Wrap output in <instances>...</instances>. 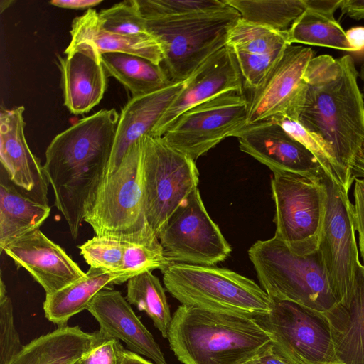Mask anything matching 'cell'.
<instances>
[{
	"instance_id": "obj_27",
	"label": "cell",
	"mask_w": 364,
	"mask_h": 364,
	"mask_svg": "<svg viewBox=\"0 0 364 364\" xmlns=\"http://www.w3.org/2000/svg\"><path fill=\"white\" fill-rule=\"evenodd\" d=\"M105 72L121 82L132 97L158 90L171 82L161 65L133 54L105 53L101 54Z\"/></svg>"
},
{
	"instance_id": "obj_7",
	"label": "cell",
	"mask_w": 364,
	"mask_h": 364,
	"mask_svg": "<svg viewBox=\"0 0 364 364\" xmlns=\"http://www.w3.org/2000/svg\"><path fill=\"white\" fill-rule=\"evenodd\" d=\"M240 18L234 8L185 16L146 19L159 43L164 69L172 82L188 79L210 56L226 46L230 28Z\"/></svg>"
},
{
	"instance_id": "obj_15",
	"label": "cell",
	"mask_w": 364,
	"mask_h": 364,
	"mask_svg": "<svg viewBox=\"0 0 364 364\" xmlns=\"http://www.w3.org/2000/svg\"><path fill=\"white\" fill-rule=\"evenodd\" d=\"M243 80L235 56L227 46L210 56L188 78L154 127L151 136H162L186 110L224 93H242Z\"/></svg>"
},
{
	"instance_id": "obj_51",
	"label": "cell",
	"mask_w": 364,
	"mask_h": 364,
	"mask_svg": "<svg viewBox=\"0 0 364 364\" xmlns=\"http://www.w3.org/2000/svg\"><path fill=\"white\" fill-rule=\"evenodd\" d=\"M75 364H79V363L77 362V363H76Z\"/></svg>"
},
{
	"instance_id": "obj_5",
	"label": "cell",
	"mask_w": 364,
	"mask_h": 364,
	"mask_svg": "<svg viewBox=\"0 0 364 364\" xmlns=\"http://www.w3.org/2000/svg\"><path fill=\"white\" fill-rule=\"evenodd\" d=\"M248 256L272 300L294 302L322 314L337 304L318 250L298 255L274 236L254 243Z\"/></svg>"
},
{
	"instance_id": "obj_16",
	"label": "cell",
	"mask_w": 364,
	"mask_h": 364,
	"mask_svg": "<svg viewBox=\"0 0 364 364\" xmlns=\"http://www.w3.org/2000/svg\"><path fill=\"white\" fill-rule=\"evenodd\" d=\"M234 136L242 151L272 172L325 174L313 154L273 119L246 124Z\"/></svg>"
},
{
	"instance_id": "obj_29",
	"label": "cell",
	"mask_w": 364,
	"mask_h": 364,
	"mask_svg": "<svg viewBox=\"0 0 364 364\" xmlns=\"http://www.w3.org/2000/svg\"><path fill=\"white\" fill-rule=\"evenodd\" d=\"M240 18L278 32H287L306 9L304 0H225Z\"/></svg>"
},
{
	"instance_id": "obj_41",
	"label": "cell",
	"mask_w": 364,
	"mask_h": 364,
	"mask_svg": "<svg viewBox=\"0 0 364 364\" xmlns=\"http://www.w3.org/2000/svg\"><path fill=\"white\" fill-rule=\"evenodd\" d=\"M245 364H298L284 355L272 342L259 354Z\"/></svg>"
},
{
	"instance_id": "obj_18",
	"label": "cell",
	"mask_w": 364,
	"mask_h": 364,
	"mask_svg": "<svg viewBox=\"0 0 364 364\" xmlns=\"http://www.w3.org/2000/svg\"><path fill=\"white\" fill-rule=\"evenodd\" d=\"M3 251L18 268L28 271L46 294L62 289L85 274L60 246L40 230L12 242Z\"/></svg>"
},
{
	"instance_id": "obj_50",
	"label": "cell",
	"mask_w": 364,
	"mask_h": 364,
	"mask_svg": "<svg viewBox=\"0 0 364 364\" xmlns=\"http://www.w3.org/2000/svg\"><path fill=\"white\" fill-rule=\"evenodd\" d=\"M305 364H343L341 363H305Z\"/></svg>"
},
{
	"instance_id": "obj_42",
	"label": "cell",
	"mask_w": 364,
	"mask_h": 364,
	"mask_svg": "<svg viewBox=\"0 0 364 364\" xmlns=\"http://www.w3.org/2000/svg\"><path fill=\"white\" fill-rule=\"evenodd\" d=\"M306 9L322 14L334 16L336 9H339L341 0H304Z\"/></svg>"
},
{
	"instance_id": "obj_35",
	"label": "cell",
	"mask_w": 364,
	"mask_h": 364,
	"mask_svg": "<svg viewBox=\"0 0 364 364\" xmlns=\"http://www.w3.org/2000/svg\"><path fill=\"white\" fill-rule=\"evenodd\" d=\"M127 244L95 235L78 246V248L90 267L118 272L123 271V257Z\"/></svg>"
},
{
	"instance_id": "obj_31",
	"label": "cell",
	"mask_w": 364,
	"mask_h": 364,
	"mask_svg": "<svg viewBox=\"0 0 364 364\" xmlns=\"http://www.w3.org/2000/svg\"><path fill=\"white\" fill-rule=\"evenodd\" d=\"M289 43L287 32L250 23L240 18L230 28L226 46L234 53L268 54L284 50Z\"/></svg>"
},
{
	"instance_id": "obj_21",
	"label": "cell",
	"mask_w": 364,
	"mask_h": 364,
	"mask_svg": "<svg viewBox=\"0 0 364 364\" xmlns=\"http://www.w3.org/2000/svg\"><path fill=\"white\" fill-rule=\"evenodd\" d=\"M172 82L154 92L132 97L119 114L114 145L105 175L115 171L130 147L150 135L161 116L186 85ZM104 176V177H105Z\"/></svg>"
},
{
	"instance_id": "obj_8",
	"label": "cell",
	"mask_w": 364,
	"mask_h": 364,
	"mask_svg": "<svg viewBox=\"0 0 364 364\" xmlns=\"http://www.w3.org/2000/svg\"><path fill=\"white\" fill-rule=\"evenodd\" d=\"M324 175L273 172L274 237L296 255H308L318 250L327 209Z\"/></svg>"
},
{
	"instance_id": "obj_17",
	"label": "cell",
	"mask_w": 364,
	"mask_h": 364,
	"mask_svg": "<svg viewBox=\"0 0 364 364\" xmlns=\"http://www.w3.org/2000/svg\"><path fill=\"white\" fill-rule=\"evenodd\" d=\"M24 107L1 108L0 159L9 181L21 193L36 202L48 205L49 181L43 166L31 152L24 134Z\"/></svg>"
},
{
	"instance_id": "obj_13",
	"label": "cell",
	"mask_w": 364,
	"mask_h": 364,
	"mask_svg": "<svg viewBox=\"0 0 364 364\" xmlns=\"http://www.w3.org/2000/svg\"><path fill=\"white\" fill-rule=\"evenodd\" d=\"M272 343L298 364L339 363L325 315L300 304L272 300L269 313L254 317Z\"/></svg>"
},
{
	"instance_id": "obj_1",
	"label": "cell",
	"mask_w": 364,
	"mask_h": 364,
	"mask_svg": "<svg viewBox=\"0 0 364 364\" xmlns=\"http://www.w3.org/2000/svg\"><path fill=\"white\" fill-rule=\"evenodd\" d=\"M358 76L350 55L314 56L292 118L325 145L350 186V166L364 142V100Z\"/></svg>"
},
{
	"instance_id": "obj_46",
	"label": "cell",
	"mask_w": 364,
	"mask_h": 364,
	"mask_svg": "<svg viewBox=\"0 0 364 364\" xmlns=\"http://www.w3.org/2000/svg\"><path fill=\"white\" fill-rule=\"evenodd\" d=\"M350 173L353 181L364 178V142L351 164Z\"/></svg>"
},
{
	"instance_id": "obj_33",
	"label": "cell",
	"mask_w": 364,
	"mask_h": 364,
	"mask_svg": "<svg viewBox=\"0 0 364 364\" xmlns=\"http://www.w3.org/2000/svg\"><path fill=\"white\" fill-rule=\"evenodd\" d=\"M271 119L277 122L286 132L302 144L313 154L328 178L341 184L346 191H350L351 186L345 174L325 145L319 139L309 133L294 119L288 117H279Z\"/></svg>"
},
{
	"instance_id": "obj_34",
	"label": "cell",
	"mask_w": 364,
	"mask_h": 364,
	"mask_svg": "<svg viewBox=\"0 0 364 364\" xmlns=\"http://www.w3.org/2000/svg\"><path fill=\"white\" fill-rule=\"evenodd\" d=\"M145 19L169 18L220 10L225 0H136Z\"/></svg>"
},
{
	"instance_id": "obj_28",
	"label": "cell",
	"mask_w": 364,
	"mask_h": 364,
	"mask_svg": "<svg viewBox=\"0 0 364 364\" xmlns=\"http://www.w3.org/2000/svg\"><path fill=\"white\" fill-rule=\"evenodd\" d=\"M289 44L301 43L353 53L346 32L334 16L306 9L287 31Z\"/></svg>"
},
{
	"instance_id": "obj_23",
	"label": "cell",
	"mask_w": 364,
	"mask_h": 364,
	"mask_svg": "<svg viewBox=\"0 0 364 364\" xmlns=\"http://www.w3.org/2000/svg\"><path fill=\"white\" fill-rule=\"evenodd\" d=\"M95 332L60 326L32 340L9 364H75L92 347Z\"/></svg>"
},
{
	"instance_id": "obj_20",
	"label": "cell",
	"mask_w": 364,
	"mask_h": 364,
	"mask_svg": "<svg viewBox=\"0 0 364 364\" xmlns=\"http://www.w3.org/2000/svg\"><path fill=\"white\" fill-rule=\"evenodd\" d=\"M58 56L64 104L74 114H82L100 103L107 86L101 55L87 42L70 45Z\"/></svg>"
},
{
	"instance_id": "obj_40",
	"label": "cell",
	"mask_w": 364,
	"mask_h": 364,
	"mask_svg": "<svg viewBox=\"0 0 364 364\" xmlns=\"http://www.w3.org/2000/svg\"><path fill=\"white\" fill-rule=\"evenodd\" d=\"M354 181V225L358 233V249L364 265V178H357Z\"/></svg>"
},
{
	"instance_id": "obj_26",
	"label": "cell",
	"mask_w": 364,
	"mask_h": 364,
	"mask_svg": "<svg viewBox=\"0 0 364 364\" xmlns=\"http://www.w3.org/2000/svg\"><path fill=\"white\" fill-rule=\"evenodd\" d=\"M1 168L0 182V247L39 228L50 213L49 205L36 202L18 191Z\"/></svg>"
},
{
	"instance_id": "obj_9",
	"label": "cell",
	"mask_w": 364,
	"mask_h": 364,
	"mask_svg": "<svg viewBox=\"0 0 364 364\" xmlns=\"http://www.w3.org/2000/svg\"><path fill=\"white\" fill-rule=\"evenodd\" d=\"M141 140L145 212L157 236L179 205L198 188L199 172L195 161L161 136L146 135Z\"/></svg>"
},
{
	"instance_id": "obj_11",
	"label": "cell",
	"mask_w": 364,
	"mask_h": 364,
	"mask_svg": "<svg viewBox=\"0 0 364 364\" xmlns=\"http://www.w3.org/2000/svg\"><path fill=\"white\" fill-rule=\"evenodd\" d=\"M157 237L171 263L213 266L232 252L198 188L179 205Z\"/></svg>"
},
{
	"instance_id": "obj_12",
	"label": "cell",
	"mask_w": 364,
	"mask_h": 364,
	"mask_svg": "<svg viewBox=\"0 0 364 364\" xmlns=\"http://www.w3.org/2000/svg\"><path fill=\"white\" fill-rule=\"evenodd\" d=\"M248 100L230 92L186 110L161 136L193 161L247 124Z\"/></svg>"
},
{
	"instance_id": "obj_25",
	"label": "cell",
	"mask_w": 364,
	"mask_h": 364,
	"mask_svg": "<svg viewBox=\"0 0 364 364\" xmlns=\"http://www.w3.org/2000/svg\"><path fill=\"white\" fill-rule=\"evenodd\" d=\"M70 45L87 42L92 44L100 54L125 53L145 58L161 65L163 54L161 46L152 36L129 37L103 29L98 20V12L88 9L82 16L73 21Z\"/></svg>"
},
{
	"instance_id": "obj_6",
	"label": "cell",
	"mask_w": 364,
	"mask_h": 364,
	"mask_svg": "<svg viewBox=\"0 0 364 364\" xmlns=\"http://www.w3.org/2000/svg\"><path fill=\"white\" fill-rule=\"evenodd\" d=\"M161 272L166 290L181 304L252 317L272 309V300L261 287L230 269L172 263Z\"/></svg>"
},
{
	"instance_id": "obj_45",
	"label": "cell",
	"mask_w": 364,
	"mask_h": 364,
	"mask_svg": "<svg viewBox=\"0 0 364 364\" xmlns=\"http://www.w3.org/2000/svg\"><path fill=\"white\" fill-rule=\"evenodd\" d=\"M102 1V0H53L49 3L60 8L83 9L86 8L91 9L100 4Z\"/></svg>"
},
{
	"instance_id": "obj_38",
	"label": "cell",
	"mask_w": 364,
	"mask_h": 364,
	"mask_svg": "<svg viewBox=\"0 0 364 364\" xmlns=\"http://www.w3.org/2000/svg\"><path fill=\"white\" fill-rule=\"evenodd\" d=\"M23 346L15 328L12 301L6 295L0 298V364H9Z\"/></svg>"
},
{
	"instance_id": "obj_14",
	"label": "cell",
	"mask_w": 364,
	"mask_h": 364,
	"mask_svg": "<svg viewBox=\"0 0 364 364\" xmlns=\"http://www.w3.org/2000/svg\"><path fill=\"white\" fill-rule=\"evenodd\" d=\"M314 57L311 48L288 45L248 100L247 124L279 117L293 118L304 87V73Z\"/></svg>"
},
{
	"instance_id": "obj_44",
	"label": "cell",
	"mask_w": 364,
	"mask_h": 364,
	"mask_svg": "<svg viewBox=\"0 0 364 364\" xmlns=\"http://www.w3.org/2000/svg\"><path fill=\"white\" fill-rule=\"evenodd\" d=\"M347 41L353 49V53H364V27H353L346 32Z\"/></svg>"
},
{
	"instance_id": "obj_39",
	"label": "cell",
	"mask_w": 364,
	"mask_h": 364,
	"mask_svg": "<svg viewBox=\"0 0 364 364\" xmlns=\"http://www.w3.org/2000/svg\"><path fill=\"white\" fill-rule=\"evenodd\" d=\"M124 347L115 338H109L95 332L91 349L78 361L79 364H122Z\"/></svg>"
},
{
	"instance_id": "obj_49",
	"label": "cell",
	"mask_w": 364,
	"mask_h": 364,
	"mask_svg": "<svg viewBox=\"0 0 364 364\" xmlns=\"http://www.w3.org/2000/svg\"><path fill=\"white\" fill-rule=\"evenodd\" d=\"M360 79L363 82V92H364V60L363 62V64L360 67Z\"/></svg>"
},
{
	"instance_id": "obj_19",
	"label": "cell",
	"mask_w": 364,
	"mask_h": 364,
	"mask_svg": "<svg viewBox=\"0 0 364 364\" xmlns=\"http://www.w3.org/2000/svg\"><path fill=\"white\" fill-rule=\"evenodd\" d=\"M86 309L98 322L102 336L123 341L129 350L154 364H167L159 345L120 291L109 287L102 289Z\"/></svg>"
},
{
	"instance_id": "obj_24",
	"label": "cell",
	"mask_w": 364,
	"mask_h": 364,
	"mask_svg": "<svg viewBox=\"0 0 364 364\" xmlns=\"http://www.w3.org/2000/svg\"><path fill=\"white\" fill-rule=\"evenodd\" d=\"M132 277L125 271L112 272L90 267L82 278L53 294H46L43 302L45 316L58 327L67 326L72 316L87 309L100 291L127 282Z\"/></svg>"
},
{
	"instance_id": "obj_37",
	"label": "cell",
	"mask_w": 364,
	"mask_h": 364,
	"mask_svg": "<svg viewBox=\"0 0 364 364\" xmlns=\"http://www.w3.org/2000/svg\"><path fill=\"white\" fill-rule=\"evenodd\" d=\"M285 49L262 55L233 53L245 86L252 90L256 89L280 59Z\"/></svg>"
},
{
	"instance_id": "obj_36",
	"label": "cell",
	"mask_w": 364,
	"mask_h": 364,
	"mask_svg": "<svg viewBox=\"0 0 364 364\" xmlns=\"http://www.w3.org/2000/svg\"><path fill=\"white\" fill-rule=\"evenodd\" d=\"M171 264L165 256L164 249L156 240L150 243H127L123 257V271L133 277L156 269L163 272Z\"/></svg>"
},
{
	"instance_id": "obj_48",
	"label": "cell",
	"mask_w": 364,
	"mask_h": 364,
	"mask_svg": "<svg viewBox=\"0 0 364 364\" xmlns=\"http://www.w3.org/2000/svg\"><path fill=\"white\" fill-rule=\"evenodd\" d=\"M12 3L13 1L1 0L0 3L1 13H2L5 9H6Z\"/></svg>"
},
{
	"instance_id": "obj_47",
	"label": "cell",
	"mask_w": 364,
	"mask_h": 364,
	"mask_svg": "<svg viewBox=\"0 0 364 364\" xmlns=\"http://www.w3.org/2000/svg\"><path fill=\"white\" fill-rule=\"evenodd\" d=\"M122 364H154L140 355L129 350L124 349L122 354Z\"/></svg>"
},
{
	"instance_id": "obj_3",
	"label": "cell",
	"mask_w": 364,
	"mask_h": 364,
	"mask_svg": "<svg viewBox=\"0 0 364 364\" xmlns=\"http://www.w3.org/2000/svg\"><path fill=\"white\" fill-rule=\"evenodd\" d=\"M183 364H245L272 342L252 317L181 304L166 338Z\"/></svg>"
},
{
	"instance_id": "obj_30",
	"label": "cell",
	"mask_w": 364,
	"mask_h": 364,
	"mask_svg": "<svg viewBox=\"0 0 364 364\" xmlns=\"http://www.w3.org/2000/svg\"><path fill=\"white\" fill-rule=\"evenodd\" d=\"M126 299L144 311L161 336L167 338L172 316L165 290L151 271L138 274L127 280Z\"/></svg>"
},
{
	"instance_id": "obj_2",
	"label": "cell",
	"mask_w": 364,
	"mask_h": 364,
	"mask_svg": "<svg viewBox=\"0 0 364 364\" xmlns=\"http://www.w3.org/2000/svg\"><path fill=\"white\" fill-rule=\"evenodd\" d=\"M119 118L114 109L100 110L57 134L46 151L43 168L54 204L73 239L78 236L85 203L105 175Z\"/></svg>"
},
{
	"instance_id": "obj_43",
	"label": "cell",
	"mask_w": 364,
	"mask_h": 364,
	"mask_svg": "<svg viewBox=\"0 0 364 364\" xmlns=\"http://www.w3.org/2000/svg\"><path fill=\"white\" fill-rule=\"evenodd\" d=\"M339 9L351 18L364 19V0H341Z\"/></svg>"
},
{
	"instance_id": "obj_4",
	"label": "cell",
	"mask_w": 364,
	"mask_h": 364,
	"mask_svg": "<svg viewBox=\"0 0 364 364\" xmlns=\"http://www.w3.org/2000/svg\"><path fill=\"white\" fill-rule=\"evenodd\" d=\"M141 139L130 147L117 169L102 178L85 203L83 220L97 236L130 244L159 240L146 216Z\"/></svg>"
},
{
	"instance_id": "obj_32",
	"label": "cell",
	"mask_w": 364,
	"mask_h": 364,
	"mask_svg": "<svg viewBox=\"0 0 364 364\" xmlns=\"http://www.w3.org/2000/svg\"><path fill=\"white\" fill-rule=\"evenodd\" d=\"M101 27L107 31L129 37L151 36L146 27L136 0L124 1L98 12Z\"/></svg>"
},
{
	"instance_id": "obj_10",
	"label": "cell",
	"mask_w": 364,
	"mask_h": 364,
	"mask_svg": "<svg viewBox=\"0 0 364 364\" xmlns=\"http://www.w3.org/2000/svg\"><path fill=\"white\" fill-rule=\"evenodd\" d=\"M327 209L318 248L331 292L339 304L348 306L361 264L355 238L353 204L349 191L326 175Z\"/></svg>"
},
{
	"instance_id": "obj_22",
	"label": "cell",
	"mask_w": 364,
	"mask_h": 364,
	"mask_svg": "<svg viewBox=\"0 0 364 364\" xmlns=\"http://www.w3.org/2000/svg\"><path fill=\"white\" fill-rule=\"evenodd\" d=\"M339 363L364 364V265L358 267L348 306L336 304L323 314Z\"/></svg>"
}]
</instances>
